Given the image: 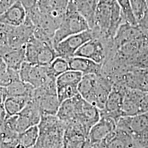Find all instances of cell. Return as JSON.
Returning a JSON list of instances; mask_svg holds the SVG:
<instances>
[{"label":"cell","mask_w":148,"mask_h":148,"mask_svg":"<svg viewBox=\"0 0 148 148\" xmlns=\"http://www.w3.org/2000/svg\"><path fill=\"white\" fill-rule=\"evenodd\" d=\"M90 29L85 18L78 12L65 13V15L53 37L54 47L66 37Z\"/></svg>","instance_id":"277c9868"},{"label":"cell","mask_w":148,"mask_h":148,"mask_svg":"<svg viewBox=\"0 0 148 148\" xmlns=\"http://www.w3.org/2000/svg\"><path fill=\"white\" fill-rule=\"evenodd\" d=\"M148 112V92L127 88L122 108V116H132Z\"/></svg>","instance_id":"8992f818"},{"label":"cell","mask_w":148,"mask_h":148,"mask_svg":"<svg viewBox=\"0 0 148 148\" xmlns=\"http://www.w3.org/2000/svg\"><path fill=\"white\" fill-rule=\"evenodd\" d=\"M2 109H3V106H0V110H2Z\"/></svg>","instance_id":"f35d334b"},{"label":"cell","mask_w":148,"mask_h":148,"mask_svg":"<svg viewBox=\"0 0 148 148\" xmlns=\"http://www.w3.org/2000/svg\"><path fill=\"white\" fill-rule=\"evenodd\" d=\"M48 72L49 76L57 79L59 75L70 70L67 59L60 57H57L51 64L47 66Z\"/></svg>","instance_id":"1f68e13d"},{"label":"cell","mask_w":148,"mask_h":148,"mask_svg":"<svg viewBox=\"0 0 148 148\" xmlns=\"http://www.w3.org/2000/svg\"><path fill=\"white\" fill-rule=\"evenodd\" d=\"M116 127L117 122L114 119L101 115L99 121L91 128L88 133V142L96 148L97 145L113 132Z\"/></svg>","instance_id":"9a60e30c"},{"label":"cell","mask_w":148,"mask_h":148,"mask_svg":"<svg viewBox=\"0 0 148 148\" xmlns=\"http://www.w3.org/2000/svg\"><path fill=\"white\" fill-rule=\"evenodd\" d=\"M30 97H8L3 102V109L7 116H13L19 114L31 99Z\"/></svg>","instance_id":"4316f807"},{"label":"cell","mask_w":148,"mask_h":148,"mask_svg":"<svg viewBox=\"0 0 148 148\" xmlns=\"http://www.w3.org/2000/svg\"><path fill=\"white\" fill-rule=\"evenodd\" d=\"M88 134L77 122L65 125L62 148H87L90 145Z\"/></svg>","instance_id":"7c38bea8"},{"label":"cell","mask_w":148,"mask_h":148,"mask_svg":"<svg viewBox=\"0 0 148 148\" xmlns=\"http://www.w3.org/2000/svg\"><path fill=\"white\" fill-rule=\"evenodd\" d=\"M70 70L79 71L83 75L88 74L101 75L102 65L82 57L74 56L67 59Z\"/></svg>","instance_id":"7402d4cb"},{"label":"cell","mask_w":148,"mask_h":148,"mask_svg":"<svg viewBox=\"0 0 148 148\" xmlns=\"http://www.w3.org/2000/svg\"><path fill=\"white\" fill-rule=\"evenodd\" d=\"M57 94L61 103L79 95L78 86L67 85L57 87Z\"/></svg>","instance_id":"d6a6232c"},{"label":"cell","mask_w":148,"mask_h":148,"mask_svg":"<svg viewBox=\"0 0 148 148\" xmlns=\"http://www.w3.org/2000/svg\"><path fill=\"white\" fill-rule=\"evenodd\" d=\"M77 12L87 21L90 29L94 25L95 12L98 0H75Z\"/></svg>","instance_id":"cb8c5ba5"},{"label":"cell","mask_w":148,"mask_h":148,"mask_svg":"<svg viewBox=\"0 0 148 148\" xmlns=\"http://www.w3.org/2000/svg\"><path fill=\"white\" fill-rule=\"evenodd\" d=\"M116 1L121 8L126 21L133 25H138L137 20L133 12L130 0H116Z\"/></svg>","instance_id":"836d02e7"},{"label":"cell","mask_w":148,"mask_h":148,"mask_svg":"<svg viewBox=\"0 0 148 148\" xmlns=\"http://www.w3.org/2000/svg\"><path fill=\"white\" fill-rule=\"evenodd\" d=\"M111 16V4L98 2L94 25L91 29L95 37L105 38L109 30Z\"/></svg>","instance_id":"e0dca14e"},{"label":"cell","mask_w":148,"mask_h":148,"mask_svg":"<svg viewBox=\"0 0 148 148\" xmlns=\"http://www.w3.org/2000/svg\"><path fill=\"white\" fill-rule=\"evenodd\" d=\"M111 42L112 39L94 37L79 48L74 56L89 59L103 65L107 58Z\"/></svg>","instance_id":"5b68a950"},{"label":"cell","mask_w":148,"mask_h":148,"mask_svg":"<svg viewBox=\"0 0 148 148\" xmlns=\"http://www.w3.org/2000/svg\"><path fill=\"white\" fill-rule=\"evenodd\" d=\"M146 2H147V5H148V0H146Z\"/></svg>","instance_id":"ab89813d"},{"label":"cell","mask_w":148,"mask_h":148,"mask_svg":"<svg viewBox=\"0 0 148 148\" xmlns=\"http://www.w3.org/2000/svg\"><path fill=\"white\" fill-rule=\"evenodd\" d=\"M114 85L148 92V69L132 68L128 69L117 77Z\"/></svg>","instance_id":"52a82bcc"},{"label":"cell","mask_w":148,"mask_h":148,"mask_svg":"<svg viewBox=\"0 0 148 148\" xmlns=\"http://www.w3.org/2000/svg\"><path fill=\"white\" fill-rule=\"evenodd\" d=\"M39 136L32 148H62L65 125L56 115H42Z\"/></svg>","instance_id":"7a4b0ae2"},{"label":"cell","mask_w":148,"mask_h":148,"mask_svg":"<svg viewBox=\"0 0 148 148\" xmlns=\"http://www.w3.org/2000/svg\"><path fill=\"white\" fill-rule=\"evenodd\" d=\"M20 79L25 83L37 88L51 79L48 72L47 66L32 65L24 62L19 70Z\"/></svg>","instance_id":"9c48e42d"},{"label":"cell","mask_w":148,"mask_h":148,"mask_svg":"<svg viewBox=\"0 0 148 148\" xmlns=\"http://www.w3.org/2000/svg\"><path fill=\"white\" fill-rule=\"evenodd\" d=\"M130 2L133 12L139 23L148 10L146 0H130Z\"/></svg>","instance_id":"e575fe53"},{"label":"cell","mask_w":148,"mask_h":148,"mask_svg":"<svg viewBox=\"0 0 148 148\" xmlns=\"http://www.w3.org/2000/svg\"><path fill=\"white\" fill-rule=\"evenodd\" d=\"M112 84L101 75H83L78 86L81 97L100 110L104 109Z\"/></svg>","instance_id":"6da1fadb"},{"label":"cell","mask_w":148,"mask_h":148,"mask_svg":"<svg viewBox=\"0 0 148 148\" xmlns=\"http://www.w3.org/2000/svg\"><path fill=\"white\" fill-rule=\"evenodd\" d=\"M38 136L39 129L38 125L34 126L18 134L16 142L26 148H32L37 142Z\"/></svg>","instance_id":"f1b7e54d"},{"label":"cell","mask_w":148,"mask_h":148,"mask_svg":"<svg viewBox=\"0 0 148 148\" xmlns=\"http://www.w3.org/2000/svg\"><path fill=\"white\" fill-rule=\"evenodd\" d=\"M41 116L37 103L32 99H30L21 112L17 115L16 132L19 134L30 127L37 126L40 122Z\"/></svg>","instance_id":"4fadbf2b"},{"label":"cell","mask_w":148,"mask_h":148,"mask_svg":"<svg viewBox=\"0 0 148 148\" xmlns=\"http://www.w3.org/2000/svg\"><path fill=\"white\" fill-rule=\"evenodd\" d=\"M27 16V11L21 2L18 0L0 15V22L8 27H19L24 23Z\"/></svg>","instance_id":"ffe728a7"},{"label":"cell","mask_w":148,"mask_h":148,"mask_svg":"<svg viewBox=\"0 0 148 148\" xmlns=\"http://www.w3.org/2000/svg\"><path fill=\"white\" fill-rule=\"evenodd\" d=\"M5 98L6 97L4 92V88L3 87L0 86V106H3Z\"/></svg>","instance_id":"8d00e7d4"},{"label":"cell","mask_w":148,"mask_h":148,"mask_svg":"<svg viewBox=\"0 0 148 148\" xmlns=\"http://www.w3.org/2000/svg\"><path fill=\"white\" fill-rule=\"evenodd\" d=\"M19 79V71L8 68L0 56V86L5 87L13 81Z\"/></svg>","instance_id":"f546056e"},{"label":"cell","mask_w":148,"mask_h":148,"mask_svg":"<svg viewBox=\"0 0 148 148\" xmlns=\"http://www.w3.org/2000/svg\"><path fill=\"white\" fill-rule=\"evenodd\" d=\"M126 22L122 13L121 8L116 0H112L111 3V16L109 30L106 38L113 39L122 24Z\"/></svg>","instance_id":"484cf974"},{"label":"cell","mask_w":148,"mask_h":148,"mask_svg":"<svg viewBox=\"0 0 148 148\" xmlns=\"http://www.w3.org/2000/svg\"><path fill=\"white\" fill-rule=\"evenodd\" d=\"M87 148H95V147H93V146H92V145H91L90 144V145H88V147H87Z\"/></svg>","instance_id":"74e56055"},{"label":"cell","mask_w":148,"mask_h":148,"mask_svg":"<svg viewBox=\"0 0 148 148\" xmlns=\"http://www.w3.org/2000/svg\"><path fill=\"white\" fill-rule=\"evenodd\" d=\"M83 74L81 73L69 70L61 74L56 79L57 87L73 85L79 86V82L82 78Z\"/></svg>","instance_id":"4dcf8cb0"},{"label":"cell","mask_w":148,"mask_h":148,"mask_svg":"<svg viewBox=\"0 0 148 148\" xmlns=\"http://www.w3.org/2000/svg\"><path fill=\"white\" fill-rule=\"evenodd\" d=\"M143 34V32L139 25H133L127 22L123 23L112 39L114 48L115 49L129 41L140 38Z\"/></svg>","instance_id":"44dd1931"},{"label":"cell","mask_w":148,"mask_h":148,"mask_svg":"<svg viewBox=\"0 0 148 148\" xmlns=\"http://www.w3.org/2000/svg\"><path fill=\"white\" fill-rule=\"evenodd\" d=\"M127 89L120 85H113L104 109L100 110L101 115L111 117L117 121L122 117V104Z\"/></svg>","instance_id":"5bb4252c"},{"label":"cell","mask_w":148,"mask_h":148,"mask_svg":"<svg viewBox=\"0 0 148 148\" xmlns=\"http://www.w3.org/2000/svg\"><path fill=\"white\" fill-rule=\"evenodd\" d=\"M57 57L52 44L40 41L37 52V65L48 66Z\"/></svg>","instance_id":"83f0119b"},{"label":"cell","mask_w":148,"mask_h":148,"mask_svg":"<svg viewBox=\"0 0 148 148\" xmlns=\"http://www.w3.org/2000/svg\"><path fill=\"white\" fill-rule=\"evenodd\" d=\"M117 127L130 133L142 148H148V112L132 116H122Z\"/></svg>","instance_id":"3957f363"},{"label":"cell","mask_w":148,"mask_h":148,"mask_svg":"<svg viewBox=\"0 0 148 148\" xmlns=\"http://www.w3.org/2000/svg\"><path fill=\"white\" fill-rule=\"evenodd\" d=\"M96 148H142L126 130L116 128L97 145Z\"/></svg>","instance_id":"8fae6325"},{"label":"cell","mask_w":148,"mask_h":148,"mask_svg":"<svg viewBox=\"0 0 148 148\" xmlns=\"http://www.w3.org/2000/svg\"><path fill=\"white\" fill-rule=\"evenodd\" d=\"M1 56L8 68L19 71L21 65L25 62V47L20 48L9 47Z\"/></svg>","instance_id":"603a6c76"},{"label":"cell","mask_w":148,"mask_h":148,"mask_svg":"<svg viewBox=\"0 0 148 148\" xmlns=\"http://www.w3.org/2000/svg\"><path fill=\"white\" fill-rule=\"evenodd\" d=\"M83 98L78 95L61 103L56 116L65 125L76 121Z\"/></svg>","instance_id":"ac0fdd59"},{"label":"cell","mask_w":148,"mask_h":148,"mask_svg":"<svg viewBox=\"0 0 148 148\" xmlns=\"http://www.w3.org/2000/svg\"><path fill=\"white\" fill-rule=\"evenodd\" d=\"M35 27L27 16L23 24L17 27L8 26L7 43L11 48L25 47L27 43L34 37Z\"/></svg>","instance_id":"30bf717a"},{"label":"cell","mask_w":148,"mask_h":148,"mask_svg":"<svg viewBox=\"0 0 148 148\" xmlns=\"http://www.w3.org/2000/svg\"><path fill=\"white\" fill-rule=\"evenodd\" d=\"M3 88L6 98L24 96L30 97L32 99L35 89L32 85L25 83L21 79L13 81Z\"/></svg>","instance_id":"d4e9b609"},{"label":"cell","mask_w":148,"mask_h":148,"mask_svg":"<svg viewBox=\"0 0 148 148\" xmlns=\"http://www.w3.org/2000/svg\"><path fill=\"white\" fill-rule=\"evenodd\" d=\"M18 0H0V15L7 11Z\"/></svg>","instance_id":"d590c367"},{"label":"cell","mask_w":148,"mask_h":148,"mask_svg":"<svg viewBox=\"0 0 148 148\" xmlns=\"http://www.w3.org/2000/svg\"><path fill=\"white\" fill-rule=\"evenodd\" d=\"M94 37L93 32L89 29L66 37L57 44L54 49L58 57L68 59L74 57L79 48Z\"/></svg>","instance_id":"ba28073f"},{"label":"cell","mask_w":148,"mask_h":148,"mask_svg":"<svg viewBox=\"0 0 148 148\" xmlns=\"http://www.w3.org/2000/svg\"><path fill=\"white\" fill-rule=\"evenodd\" d=\"M101 118L100 110L83 99L76 122L84 128L88 134L90 130Z\"/></svg>","instance_id":"d6986e66"},{"label":"cell","mask_w":148,"mask_h":148,"mask_svg":"<svg viewBox=\"0 0 148 148\" xmlns=\"http://www.w3.org/2000/svg\"><path fill=\"white\" fill-rule=\"evenodd\" d=\"M32 99L37 103L41 115H56L61 104L57 93L48 92L41 87L35 89Z\"/></svg>","instance_id":"2e32d148"}]
</instances>
